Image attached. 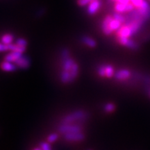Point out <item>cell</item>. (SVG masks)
<instances>
[{
	"label": "cell",
	"instance_id": "obj_1",
	"mask_svg": "<svg viewBox=\"0 0 150 150\" xmlns=\"http://www.w3.org/2000/svg\"><path fill=\"white\" fill-rule=\"evenodd\" d=\"M87 116V114L83 110H76L63 117L62 120V124H72L75 121L84 120Z\"/></svg>",
	"mask_w": 150,
	"mask_h": 150
},
{
	"label": "cell",
	"instance_id": "obj_2",
	"mask_svg": "<svg viewBox=\"0 0 150 150\" xmlns=\"http://www.w3.org/2000/svg\"><path fill=\"white\" fill-rule=\"evenodd\" d=\"M97 73L101 77L110 79L115 76V71L112 65L108 64H103L97 69Z\"/></svg>",
	"mask_w": 150,
	"mask_h": 150
},
{
	"label": "cell",
	"instance_id": "obj_3",
	"mask_svg": "<svg viewBox=\"0 0 150 150\" xmlns=\"http://www.w3.org/2000/svg\"><path fill=\"white\" fill-rule=\"evenodd\" d=\"M81 127L76 125L72 124H62L61 126L59 127V132L63 134H72V133H79L81 132Z\"/></svg>",
	"mask_w": 150,
	"mask_h": 150
},
{
	"label": "cell",
	"instance_id": "obj_4",
	"mask_svg": "<svg viewBox=\"0 0 150 150\" xmlns=\"http://www.w3.org/2000/svg\"><path fill=\"white\" fill-rule=\"evenodd\" d=\"M134 35L132 30L126 23L123 24L121 27L116 31V36L117 38H129Z\"/></svg>",
	"mask_w": 150,
	"mask_h": 150
},
{
	"label": "cell",
	"instance_id": "obj_5",
	"mask_svg": "<svg viewBox=\"0 0 150 150\" xmlns=\"http://www.w3.org/2000/svg\"><path fill=\"white\" fill-rule=\"evenodd\" d=\"M117 42L121 45L131 49V50H136V49L138 48V44L130 38H117Z\"/></svg>",
	"mask_w": 150,
	"mask_h": 150
},
{
	"label": "cell",
	"instance_id": "obj_6",
	"mask_svg": "<svg viewBox=\"0 0 150 150\" xmlns=\"http://www.w3.org/2000/svg\"><path fill=\"white\" fill-rule=\"evenodd\" d=\"M101 7L100 0H92L88 5L87 13L88 15L93 16L99 10Z\"/></svg>",
	"mask_w": 150,
	"mask_h": 150
},
{
	"label": "cell",
	"instance_id": "obj_7",
	"mask_svg": "<svg viewBox=\"0 0 150 150\" xmlns=\"http://www.w3.org/2000/svg\"><path fill=\"white\" fill-rule=\"evenodd\" d=\"M112 18V16L108 15V16L105 17L104 20H103L101 27H102V32L104 33V35H109L112 33V31L110 30L109 27V22Z\"/></svg>",
	"mask_w": 150,
	"mask_h": 150
},
{
	"label": "cell",
	"instance_id": "obj_8",
	"mask_svg": "<svg viewBox=\"0 0 150 150\" xmlns=\"http://www.w3.org/2000/svg\"><path fill=\"white\" fill-rule=\"evenodd\" d=\"M15 64L16 65V66L18 67V68L25 70V69H28L29 67L30 64H31V61H30L29 58L28 57V56H22L15 63Z\"/></svg>",
	"mask_w": 150,
	"mask_h": 150
},
{
	"label": "cell",
	"instance_id": "obj_9",
	"mask_svg": "<svg viewBox=\"0 0 150 150\" xmlns=\"http://www.w3.org/2000/svg\"><path fill=\"white\" fill-rule=\"evenodd\" d=\"M64 138L67 141L71 142H79L84 140L85 136L81 132L79 133H72L64 135Z\"/></svg>",
	"mask_w": 150,
	"mask_h": 150
},
{
	"label": "cell",
	"instance_id": "obj_10",
	"mask_svg": "<svg viewBox=\"0 0 150 150\" xmlns=\"http://www.w3.org/2000/svg\"><path fill=\"white\" fill-rule=\"evenodd\" d=\"M131 73L129 70L127 69H121V70H118L117 72H115L114 77L115 78L116 80L117 81H125L128 79L130 77Z\"/></svg>",
	"mask_w": 150,
	"mask_h": 150
},
{
	"label": "cell",
	"instance_id": "obj_11",
	"mask_svg": "<svg viewBox=\"0 0 150 150\" xmlns=\"http://www.w3.org/2000/svg\"><path fill=\"white\" fill-rule=\"evenodd\" d=\"M62 61H63V71L70 72L75 61L72 58H70V56L66 58V59H62Z\"/></svg>",
	"mask_w": 150,
	"mask_h": 150
},
{
	"label": "cell",
	"instance_id": "obj_12",
	"mask_svg": "<svg viewBox=\"0 0 150 150\" xmlns=\"http://www.w3.org/2000/svg\"><path fill=\"white\" fill-rule=\"evenodd\" d=\"M1 68L4 72H14L17 70L18 67L16 64H13L11 62L4 61L1 63Z\"/></svg>",
	"mask_w": 150,
	"mask_h": 150
},
{
	"label": "cell",
	"instance_id": "obj_13",
	"mask_svg": "<svg viewBox=\"0 0 150 150\" xmlns=\"http://www.w3.org/2000/svg\"><path fill=\"white\" fill-rule=\"evenodd\" d=\"M22 56V53L17 52H11L10 53L6 54L4 57L5 61L11 62V63H16L18 60Z\"/></svg>",
	"mask_w": 150,
	"mask_h": 150
},
{
	"label": "cell",
	"instance_id": "obj_14",
	"mask_svg": "<svg viewBox=\"0 0 150 150\" xmlns=\"http://www.w3.org/2000/svg\"><path fill=\"white\" fill-rule=\"evenodd\" d=\"M81 41L83 44H85L86 46L89 47L94 48L97 45L96 41L94 40L93 38L89 36H83L81 38Z\"/></svg>",
	"mask_w": 150,
	"mask_h": 150
},
{
	"label": "cell",
	"instance_id": "obj_15",
	"mask_svg": "<svg viewBox=\"0 0 150 150\" xmlns=\"http://www.w3.org/2000/svg\"><path fill=\"white\" fill-rule=\"evenodd\" d=\"M7 47H8V51H11V52H20V53H24L25 52L26 48L27 47H24L20 46L18 45H17L16 43L15 44H11L10 45H7Z\"/></svg>",
	"mask_w": 150,
	"mask_h": 150
},
{
	"label": "cell",
	"instance_id": "obj_16",
	"mask_svg": "<svg viewBox=\"0 0 150 150\" xmlns=\"http://www.w3.org/2000/svg\"><path fill=\"white\" fill-rule=\"evenodd\" d=\"M122 25V24L120 21H118L117 20L114 18L113 17H112V18L110 20L109 22V27L112 32L113 31H117L121 27Z\"/></svg>",
	"mask_w": 150,
	"mask_h": 150
},
{
	"label": "cell",
	"instance_id": "obj_17",
	"mask_svg": "<svg viewBox=\"0 0 150 150\" xmlns=\"http://www.w3.org/2000/svg\"><path fill=\"white\" fill-rule=\"evenodd\" d=\"M127 4H124L120 2H115V5H114V11L116 13H119L122 14L127 13Z\"/></svg>",
	"mask_w": 150,
	"mask_h": 150
},
{
	"label": "cell",
	"instance_id": "obj_18",
	"mask_svg": "<svg viewBox=\"0 0 150 150\" xmlns=\"http://www.w3.org/2000/svg\"><path fill=\"white\" fill-rule=\"evenodd\" d=\"M14 37L11 33H5L1 36V43L4 45H10L13 41Z\"/></svg>",
	"mask_w": 150,
	"mask_h": 150
},
{
	"label": "cell",
	"instance_id": "obj_19",
	"mask_svg": "<svg viewBox=\"0 0 150 150\" xmlns=\"http://www.w3.org/2000/svg\"><path fill=\"white\" fill-rule=\"evenodd\" d=\"M112 17H113L115 19H116V20H117L118 21L120 22L122 24H125L127 21L126 17L124 16L122 13H119L115 12L113 13V15H112Z\"/></svg>",
	"mask_w": 150,
	"mask_h": 150
},
{
	"label": "cell",
	"instance_id": "obj_20",
	"mask_svg": "<svg viewBox=\"0 0 150 150\" xmlns=\"http://www.w3.org/2000/svg\"><path fill=\"white\" fill-rule=\"evenodd\" d=\"M104 111H106L107 113H111V112L115 111V106L112 103H108L104 106Z\"/></svg>",
	"mask_w": 150,
	"mask_h": 150
},
{
	"label": "cell",
	"instance_id": "obj_21",
	"mask_svg": "<svg viewBox=\"0 0 150 150\" xmlns=\"http://www.w3.org/2000/svg\"><path fill=\"white\" fill-rule=\"evenodd\" d=\"M59 138V136H58L57 134H50V136H48L47 138V140L49 143H52V142H54L56 141Z\"/></svg>",
	"mask_w": 150,
	"mask_h": 150
},
{
	"label": "cell",
	"instance_id": "obj_22",
	"mask_svg": "<svg viewBox=\"0 0 150 150\" xmlns=\"http://www.w3.org/2000/svg\"><path fill=\"white\" fill-rule=\"evenodd\" d=\"M145 1V0H130L131 2L135 6V8H140Z\"/></svg>",
	"mask_w": 150,
	"mask_h": 150
},
{
	"label": "cell",
	"instance_id": "obj_23",
	"mask_svg": "<svg viewBox=\"0 0 150 150\" xmlns=\"http://www.w3.org/2000/svg\"><path fill=\"white\" fill-rule=\"evenodd\" d=\"M16 43L17 45H18L24 47H27L28 44L27 41L24 38H18V40H16Z\"/></svg>",
	"mask_w": 150,
	"mask_h": 150
},
{
	"label": "cell",
	"instance_id": "obj_24",
	"mask_svg": "<svg viewBox=\"0 0 150 150\" xmlns=\"http://www.w3.org/2000/svg\"><path fill=\"white\" fill-rule=\"evenodd\" d=\"M40 149L41 150H52L51 146H50L49 142H40Z\"/></svg>",
	"mask_w": 150,
	"mask_h": 150
},
{
	"label": "cell",
	"instance_id": "obj_25",
	"mask_svg": "<svg viewBox=\"0 0 150 150\" xmlns=\"http://www.w3.org/2000/svg\"><path fill=\"white\" fill-rule=\"evenodd\" d=\"M92 0H77V4L79 6H85L88 5Z\"/></svg>",
	"mask_w": 150,
	"mask_h": 150
},
{
	"label": "cell",
	"instance_id": "obj_26",
	"mask_svg": "<svg viewBox=\"0 0 150 150\" xmlns=\"http://www.w3.org/2000/svg\"><path fill=\"white\" fill-rule=\"evenodd\" d=\"M0 50H1V52H2L8 51V47H7V45H4L1 42V45H0Z\"/></svg>",
	"mask_w": 150,
	"mask_h": 150
},
{
	"label": "cell",
	"instance_id": "obj_27",
	"mask_svg": "<svg viewBox=\"0 0 150 150\" xmlns=\"http://www.w3.org/2000/svg\"><path fill=\"white\" fill-rule=\"evenodd\" d=\"M112 1H114L115 2L122 3V4H127L131 2L130 0H112Z\"/></svg>",
	"mask_w": 150,
	"mask_h": 150
},
{
	"label": "cell",
	"instance_id": "obj_28",
	"mask_svg": "<svg viewBox=\"0 0 150 150\" xmlns=\"http://www.w3.org/2000/svg\"><path fill=\"white\" fill-rule=\"evenodd\" d=\"M34 150H41V149H40V148H35Z\"/></svg>",
	"mask_w": 150,
	"mask_h": 150
},
{
	"label": "cell",
	"instance_id": "obj_29",
	"mask_svg": "<svg viewBox=\"0 0 150 150\" xmlns=\"http://www.w3.org/2000/svg\"><path fill=\"white\" fill-rule=\"evenodd\" d=\"M88 150H91V149H88Z\"/></svg>",
	"mask_w": 150,
	"mask_h": 150
}]
</instances>
